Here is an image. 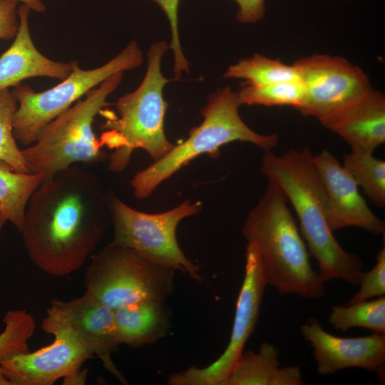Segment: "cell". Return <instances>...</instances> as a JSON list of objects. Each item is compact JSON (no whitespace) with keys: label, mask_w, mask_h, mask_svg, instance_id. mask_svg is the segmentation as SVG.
Returning a JSON list of instances; mask_svg holds the SVG:
<instances>
[{"label":"cell","mask_w":385,"mask_h":385,"mask_svg":"<svg viewBox=\"0 0 385 385\" xmlns=\"http://www.w3.org/2000/svg\"><path fill=\"white\" fill-rule=\"evenodd\" d=\"M111 223L108 193L76 164L45 178L27 203L20 234L32 263L54 277L78 270Z\"/></svg>","instance_id":"obj_1"},{"label":"cell","mask_w":385,"mask_h":385,"mask_svg":"<svg viewBox=\"0 0 385 385\" xmlns=\"http://www.w3.org/2000/svg\"><path fill=\"white\" fill-rule=\"evenodd\" d=\"M308 146L281 155L265 152L260 171L267 181L283 191L299 221V231L309 255L317 262L319 276L359 284L363 264L360 257L338 243L327 219L326 195Z\"/></svg>","instance_id":"obj_2"},{"label":"cell","mask_w":385,"mask_h":385,"mask_svg":"<svg viewBox=\"0 0 385 385\" xmlns=\"http://www.w3.org/2000/svg\"><path fill=\"white\" fill-rule=\"evenodd\" d=\"M287 202L281 188L268 181L242 233L255 245L267 284L279 293L321 298L325 293L324 282L310 264L307 245Z\"/></svg>","instance_id":"obj_3"},{"label":"cell","mask_w":385,"mask_h":385,"mask_svg":"<svg viewBox=\"0 0 385 385\" xmlns=\"http://www.w3.org/2000/svg\"><path fill=\"white\" fill-rule=\"evenodd\" d=\"M168 48L165 41L152 44L148 51L146 73L138 88L118 100V114L105 108L99 113L105 118L99 140L102 147L113 150L108 158V168L113 172L124 170L136 149H143L155 162L175 145L165 133L168 103L163 91L170 80L163 75L160 63Z\"/></svg>","instance_id":"obj_4"},{"label":"cell","mask_w":385,"mask_h":385,"mask_svg":"<svg viewBox=\"0 0 385 385\" xmlns=\"http://www.w3.org/2000/svg\"><path fill=\"white\" fill-rule=\"evenodd\" d=\"M237 93L229 86L210 94L201 111L202 122L193 128L188 138L175 145L163 158L137 173L130 181L134 195L144 200L165 180L197 157L207 154L217 158L220 148L227 143L240 141L252 143L265 152L278 143L277 134L262 135L248 127L239 114Z\"/></svg>","instance_id":"obj_5"},{"label":"cell","mask_w":385,"mask_h":385,"mask_svg":"<svg viewBox=\"0 0 385 385\" xmlns=\"http://www.w3.org/2000/svg\"><path fill=\"white\" fill-rule=\"evenodd\" d=\"M123 73L90 90L42 130L37 140L21 150L29 173L43 179L78 163L96 164L108 155L93 133L96 115L108 106V97L117 88Z\"/></svg>","instance_id":"obj_6"},{"label":"cell","mask_w":385,"mask_h":385,"mask_svg":"<svg viewBox=\"0 0 385 385\" xmlns=\"http://www.w3.org/2000/svg\"><path fill=\"white\" fill-rule=\"evenodd\" d=\"M176 270L113 241L91 255L84 275L86 293L115 309L143 301L165 302Z\"/></svg>","instance_id":"obj_7"},{"label":"cell","mask_w":385,"mask_h":385,"mask_svg":"<svg viewBox=\"0 0 385 385\" xmlns=\"http://www.w3.org/2000/svg\"><path fill=\"white\" fill-rule=\"evenodd\" d=\"M143 61L140 48L133 41L107 63L93 69H82L77 61H71L69 76L44 91L35 92L23 84L13 87L18 104L12 120L15 140L26 147L33 144L46 125L90 90L115 73L140 66Z\"/></svg>","instance_id":"obj_8"},{"label":"cell","mask_w":385,"mask_h":385,"mask_svg":"<svg viewBox=\"0 0 385 385\" xmlns=\"http://www.w3.org/2000/svg\"><path fill=\"white\" fill-rule=\"evenodd\" d=\"M108 198L113 242L133 248L193 280H204L200 267L185 256L176 236L179 223L201 210L200 202L186 200L170 210L150 214L132 208L113 193H108Z\"/></svg>","instance_id":"obj_9"},{"label":"cell","mask_w":385,"mask_h":385,"mask_svg":"<svg viewBox=\"0 0 385 385\" xmlns=\"http://www.w3.org/2000/svg\"><path fill=\"white\" fill-rule=\"evenodd\" d=\"M245 259V275L237 300L229 344L225 350L214 362L204 368L191 366L171 374L168 379V384L222 385L240 359L256 327L267 284L256 247L251 242H247Z\"/></svg>","instance_id":"obj_10"},{"label":"cell","mask_w":385,"mask_h":385,"mask_svg":"<svg viewBox=\"0 0 385 385\" xmlns=\"http://www.w3.org/2000/svg\"><path fill=\"white\" fill-rule=\"evenodd\" d=\"M303 86L298 111L319 120L341 111L372 88L364 72L339 56L312 55L293 64Z\"/></svg>","instance_id":"obj_11"},{"label":"cell","mask_w":385,"mask_h":385,"mask_svg":"<svg viewBox=\"0 0 385 385\" xmlns=\"http://www.w3.org/2000/svg\"><path fill=\"white\" fill-rule=\"evenodd\" d=\"M41 327L54 337L49 345L0 361L4 375L12 385H52L80 369L93 356L50 307Z\"/></svg>","instance_id":"obj_12"},{"label":"cell","mask_w":385,"mask_h":385,"mask_svg":"<svg viewBox=\"0 0 385 385\" xmlns=\"http://www.w3.org/2000/svg\"><path fill=\"white\" fill-rule=\"evenodd\" d=\"M312 159L324 188L327 219L332 231L356 227L384 235V222L371 210L359 186L334 155L324 150Z\"/></svg>","instance_id":"obj_13"},{"label":"cell","mask_w":385,"mask_h":385,"mask_svg":"<svg viewBox=\"0 0 385 385\" xmlns=\"http://www.w3.org/2000/svg\"><path fill=\"white\" fill-rule=\"evenodd\" d=\"M301 332L313 348L319 374L359 367L381 377L385 364V334L374 332L364 337H339L325 331L315 318H309L301 326Z\"/></svg>","instance_id":"obj_14"},{"label":"cell","mask_w":385,"mask_h":385,"mask_svg":"<svg viewBox=\"0 0 385 385\" xmlns=\"http://www.w3.org/2000/svg\"><path fill=\"white\" fill-rule=\"evenodd\" d=\"M50 308L72 330L83 346L99 358L108 371L120 382L127 384L111 357L120 346L113 309L86 292L71 301L53 299Z\"/></svg>","instance_id":"obj_15"},{"label":"cell","mask_w":385,"mask_h":385,"mask_svg":"<svg viewBox=\"0 0 385 385\" xmlns=\"http://www.w3.org/2000/svg\"><path fill=\"white\" fill-rule=\"evenodd\" d=\"M319 121L343 138L351 151L373 154L385 142V96L371 88L341 111Z\"/></svg>","instance_id":"obj_16"},{"label":"cell","mask_w":385,"mask_h":385,"mask_svg":"<svg viewBox=\"0 0 385 385\" xmlns=\"http://www.w3.org/2000/svg\"><path fill=\"white\" fill-rule=\"evenodd\" d=\"M30 11L26 5H21L18 9L19 25L17 34L13 43L0 56V91L35 77L62 81L72 71L71 62L53 61L36 48L29 31Z\"/></svg>","instance_id":"obj_17"},{"label":"cell","mask_w":385,"mask_h":385,"mask_svg":"<svg viewBox=\"0 0 385 385\" xmlns=\"http://www.w3.org/2000/svg\"><path fill=\"white\" fill-rule=\"evenodd\" d=\"M171 311L165 302L143 301L113 309L119 344L138 348L165 337L171 325Z\"/></svg>","instance_id":"obj_18"},{"label":"cell","mask_w":385,"mask_h":385,"mask_svg":"<svg viewBox=\"0 0 385 385\" xmlns=\"http://www.w3.org/2000/svg\"><path fill=\"white\" fill-rule=\"evenodd\" d=\"M297 366L279 368L278 350L267 342L259 351H243L222 385H302Z\"/></svg>","instance_id":"obj_19"},{"label":"cell","mask_w":385,"mask_h":385,"mask_svg":"<svg viewBox=\"0 0 385 385\" xmlns=\"http://www.w3.org/2000/svg\"><path fill=\"white\" fill-rule=\"evenodd\" d=\"M43 180L38 175L16 172L0 160V212L19 233L29 200Z\"/></svg>","instance_id":"obj_20"},{"label":"cell","mask_w":385,"mask_h":385,"mask_svg":"<svg viewBox=\"0 0 385 385\" xmlns=\"http://www.w3.org/2000/svg\"><path fill=\"white\" fill-rule=\"evenodd\" d=\"M343 168L372 203L385 206V162L372 153L354 152L344 155Z\"/></svg>","instance_id":"obj_21"},{"label":"cell","mask_w":385,"mask_h":385,"mask_svg":"<svg viewBox=\"0 0 385 385\" xmlns=\"http://www.w3.org/2000/svg\"><path fill=\"white\" fill-rule=\"evenodd\" d=\"M329 321L335 329L342 332L352 327H363L385 334V297L334 306Z\"/></svg>","instance_id":"obj_22"},{"label":"cell","mask_w":385,"mask_h":385,"mask_svg":"<svg viewBox=\"0 0 385 385\" xmlns=\"http://www.w3.org/2000/svg\"><path fill=\"white\" fill-rule=\"evenodd\" d=\"M224 78H242L246 85L260 86L275 82L299 80L293 65L255 54L228 68Z\"/></svg>","instance_id":"obj_23"},{"label":"cell","mask_w":385,"mask_h":385,"mask_svg":"<svg viewBox=\"0 0 385 385\" xmlns=\"http://www.w3.org/2000/svg\"><path fill=\"white\" fill-rule=\"evenodd\" d=\"M241 105L301 106L304 90L299 80L275 82L260 86L246 85L237 93Z\"/></svg>","instance_id":"obj_24"},{"label":"cell","mask_w":385,"mask_h":385,"mask_svg":"<svg viewBox=\"0 0 385 385\" xmlns=\"http://www.w3.org/2000/svg\"><path fill=\"white\" fill-rule=\"evenodd\" d=\"M0 333V361L13 355L29 351L28 341L36 329L34 317L24 309L9 310Z\"/></svg>","instance_id":"obj_25"},{"label":"cell","mask_w":385,"mask_h":385,"mask_svg":"<svg viewBox=\"0 0 385 385\" xmlns=\"http://www.w3.org/2000/svg\"><path fill=\"white\" fill-rule=\"evenodd\" d=\"M17 106L9 88L0 91V160L16 172L29 173L13 134L12 120Z\"/></svg>","instance_id":"obj_26"},{"label":"cell","mask_w":385,"mask_h":385,"mask_svg":"<svg viewBox=\"0 0 385 385\" xmlns=\"http://www.w3.org/2000/svg\"><path fill=\"white\" fill-rule=\"evenodd\" d=\"M359 284L360 288L346 304L361 302L385 294V247L376 255V262L366 272H361Z\"/></svg>","instance_id":"obj_27"},{"label":"cell","mask_w":385,"mask_h":385,"mask_svg":"<svg viewBox=\"0 0 385 385\" xmlns=\"http://www.w3.org/2000/svg\"><path fill=\"white\" fill-rule=\"evenodd\" d=\"M165 13L170 26L171 42L170 48L174 54L175 78H178L183 72H188V61L184 56L178 34V10L180 0H154Z\"/></svg>","instance_id":"obj_28"},{"label":"cell","mask_w":385,"mask_h":385,"mask_svg":"<svg viewBox=\"0 0 385 385\" xmlns=\"http://www.w3.org/2000/svg\"><path fill=\"white\" fill-rule=\"evenodd\" d=\"M17 4L15 0H0V39L14 38L17 34Z\"/></svg>","instance_id":"obj_29"},{"label":"cell","mask_w":385,"mask_h":385,"mask_svg":"<svg viewBox=\"0 0 385 385\" xmlns=\"http://www.w3.org/2000/svg\"><path fill=\"white\" fill-rule=\"evenodd\" d=\"M239 9L237 20L243 23H253L260 20L265 14V0H235Z\"/></svg>","instance_id":"obj_30"},{"label":"cell","mask_w":385,"mask_h":385,"mask_svg":"<svg viewBox=\"0 0 385 385\" xmlns=\"http://www.w3.org/2000/svg\"><path fill=\"white\" fill-rule=\"evenodd\" d=\"M88 374L86 369H78L63 378V384L66 385H82L85 384Z\"/></svg>","instance_id":"obj_31"},{"label":"cell","mask_w":385,"mask_h":385,"mask_svg":"<svg viewBox=\"0 0 385 385\" xmlns=\"http://www.w3.org/2000/svg\"><path fill=\"white\" fill-rule=\"evenodd\" d=\"M17 2H21L31 10L38 13H42L46 11V6L41 0H15Z\"/></svg>","instance_id":"obj_32"},{"label":"cell","mask_w":385,"mask_h":385,"mask_svg":"<svg viewBox=\"0 0 385 385\" xmlns=\"http://www.w3.org/2000/svg\"><path fill=\"white\" fill-rule=\"evenodd\" d=\"M0 385H12L11 381L6 377L0 366Z\"/></svg>","instance_id":"obj_33"},{"label":"cell","mask_w":385,"mask_h":385,"mask_svg":"<svg viewBox=\"0 0 385 385\" xmlns=\"http://www.w3.org/2000/svg\"><path fill=\"white\" fill-rule=\"evenodd\" d=\"M6 222V218L0 212V235Z\"/></svg>","instance_id":"obj_34"}]
</instances>
